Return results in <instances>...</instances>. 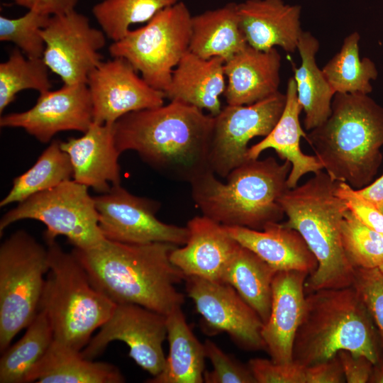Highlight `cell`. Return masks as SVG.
Listing matches in <instances>:
<instances>
[{
	"label": "cell",
	"instance_id": "1",
	"mask_svg": "<svg viewBox=\"0 0 383 383\" xmlns=\"http://www.w3.org/2000/svg\"><path fill=\"white\" fill-rule=\"evenodd\" d=\"M214 116L177 101L131 112L113 123L116 147L133 150L163 176L191 184L211 171Z\"/></svg>",
	"mask_w": 383,
	"mask_h": 383
},
{
	"label": "cell",
	"instance_id": "2",
	"mask_svg": "<svg viewBox=\"0 0 383 383\" xmlns=\"http://www.w3.org/2000/svg\"><path fill=\"white\" fill-rule=\"evenodd\" d=\"M177 246L106 239L95 248L72 252L93 285L115 304H138L167 315L184 302V294L175 286L185 276L170 260Z\"/></svg>",
	"mask_w": 383,
	"mask_h": 383
},
{
	"label": "cell",
	"instance_id": "3",
	"mask_svg": "<svg viewBox=\"0 0 383 383\" xmlns=\"http://www.w3.org/2000/svg\"><path fill=\"white\" fill-rule=\"evenodd\" d=\"M305 139L333 180L362 189L382 162L383 106L368 94L335 93L331 115Z\"/></svg>",
	"mask_w": 383,
	"mask_h": 383
},
{
	"label": "cell",
	"instance_id": "4",
	"mask_svg": "<svg viewBox=\"0 0 383 383\" xmlns=\"http://www.w3.org/2000/svg\"><path fill=\"white\" fill-rule=\"evenodd\" d=\"M292 164L273 157L249 159L218 180L209 171L192 182V196L202 215L226 226L262 230L284 216L280 197L289 188Z\"/></svg>",
	"mask_w": 383,
	"mask_h": 383
},
{
	"label": "cell",
	"instance_id": "5",
	"mask_svg": "<svg viewBox=\"0 0 383 383\" xmlns=\"http://www.w3.org/2000/svg\"><path fill=\"white\" fill-rule=\"evenodd\" d=\"M380 345L372 318L353 286L323 289L306 296L292 357L309 367L348 350L374 365L382 354Z\"/></svg>",
	"mask_w": 383,
	"mask_h": 383
},
{
	"label": "cell",
	"instance_id": "6",
	"mask_svg": "<svg viewBox=\"0 0 383 383\" xmlns=\"http://www.w3.org/2000/svg\"><path fill=\"white\" fill-rule=\"evenodd\" d=\"M337 182L321 170L279 199L287 217L283 223L300 233L317 260L306 283L312 291L350 287L355 280V267L342 243L341 225L348 208L335 193Z\"/></svg>",
	"mask_w": 383,
	"mask_h": 383
},
{
	"label": "cell",
	"instance_id": "7",
	"mask_svg": "<svg viewBox=\"0 0 383 383\" xmlns=\"http://www.w3.org/2000/svg\"><path fill=\"white\" fill-rule=\"evenodd\" d=\"M45 243L49 269L39 310L47 314L55 341L81 351L116 304L93 285L72 252H65L56 240Z\"/></svg>",
	"mask_w": 383,
	"mask_h": 383
},
{
	"label": "cell",
	"instance_id": "8",
	"mask_svg": "<svg viewBox=\"0 0 383 383\" xmlns=\"http://www.w3.org/2000/svg\"><path fill=\"white\" fill-rule=\"evenodd\" d=\"M49 269L48 248L23 230L0 246V351L38 313Z\"/></svg>",
	"mask_w": 383,
	"mask_h": 383
},
{
	"label": "cell",
	"instance_id": "9",
	"mask_svg": "<svg viewBox=\"0 0 383 383\" xmlns=\"http://www.w3.org/2000/svg\"><path fill=\"white\" fill-rule=\"evenodd\" d=\"M192 18L183 1L167 7L144 26L129 30L109 48L112 57L126 60L155 89L165 91L174 69L189 51Z\"/></svg>",
	"mask_w": 383,
	"mask_h": 383
},
{
	"label": "cell",
	"instance_id": "10",
	"mask_svg": "<svg viewBox=\"0 0 383 383\" xmlns=\"http://www.w3.org/2000/svg\"><path fill=\"white\" fill-rule=\"evenodd\" d=\"M87 186L74 179L37 193L7 211L0 220V234L13 223L24 219L42 222L45 242L64 235L74 248L89 250L106 238L99 224L94 196Z\"/></svg>",
	"mask_w": 383,
	"mask_h": 383
},
{
	"label": "cell",
	"instance_id": "11",
	"mask_svg": "<svg viewBox=\"0 0 383 383\" xmlns=\"http://www.w3.org/2000/svg\"><path fill=\"white\" fill-rule=\"evenodd\" d=\"M286 94H275L250 105L228 104L214 116L209 155L211 170L222 178L249 160L248 143L266 137L279 121Z\"/></svg>",
	"mask_w": 383,
	"mask_h": 383
},
{
	"label": "cell",
	"instance_id": "12",
	"mask_svg": "<svg viewBox=\"0 0 383 383\" xmlns=\"http://www.w3.org/2000/svg\"><path fill=\"white\" fill-rule=\"evenodd\" d=\"M166 338V315L138 304H120L81 354L94 360L110 343L122 341L129 347V356L154 377L165 367L163 343Z\"/></svg>",
	"mask_w": 383,
	"mask_h": 383
},
{
	"label": "cell",
	"instance_id": "13",
	"mask_svg": "<svg viewBox=\"0 0 383 383\" xmlns=\"http://www.w3.org/2000/svg\"><path fill=\"white\" fill-rule=\"evenodd\" d=\"M41 34L45 43L42 59L64 84H86L90 72L103 61L99 50L107 37L75 9L50 16Z\"/></svg>",
	"mask_w": 383,
	"mask_h": 383
},
{
	"label": "cell",
	"instance_id": "14",
	"mask_svg": "<svg viewBox=\"0 0 383 383\" xmlns=\"http://www.w3.org/2000/svg\"><path fill=\"white\" fill-rule=\"evenodd\" d=\"M99 228L107 240L126 243L163 242L186 244V227L167 224L156 217L158 202L131 194L121 184L94 196Z\"/></svg>",
	"mask_w": 383,
	"mask_h": 383
},
{
	"label": "cell",
	"instance_id": "15",
	"mask_svg": "<svg viewBox=\"0 0 383 383\" xmlns=\"http://www.w3.org/2000/svg\"><path fill=\"white\" fill-rule=\"evenodd\" d=\"M184 281L207 334L226 332L243 349H265L261 335L263 322L231 285L193 276Z\"/></svg>",
	"mask_w": 383,
	"mask_h": 383
},
{
	"label": "cell",
	"instance_id": "16",
	"mask_svg": "<svg viewBox=\"0 0 383 383\" xmlns=\"http://www.w3.org/2000/svg\"><path fill=\"white\" fill-rule=\"evenodd\" d=\"M86 84L97 124H113L131 112L160 106L165 99L121 57L102 61L90 72Z\"/></svg>",
	"mask_w": 383,
	"mask_h": 383
},
{
	"label": "cell",
	"instance_id": "17",
	"mask_svg": "<svg viewBox=\"0 0 383 383\" xmlns=\"http://www.w3.org/2000/svg\"><path fill=\"white\" fill-rule=\"evenodd\" d=\"M93 123L92 102L86 84H64L57 90L40 94L31 109L0 118L1 128H23L43 143L61 131L84 133Z\"/></svg>",
	"mask_w": 383,
	"mask_h": 383
},
{
	"label": "cell",
	"instance_id": "18",
	"mask_svg": "<svg viewBox=\"0 0 383 383\" xmlns=\"http://www.w3.org/2000/svg\"><path fill=\"white\" fill-rule=\"evenodd\" d=\"M188 240L170 253L171 262L186 277L223 282L224 274L241 245L226 227L206 216H195L187 224Z\"/></svg>",
	"mask_w": 383,
	"mask_h": 383
},
{
	"label": "cell",
	"instance_id": "19",
	"mask_svg": "<svg viewBox=\"0 0 383 383\" xmlns=\"http://www.w3.org/2000/svg\"><path fill=\"white\" fill-rule=\"evenodd\" d=\"M308 274L296 270L279 271L274 277L270 314L261 335L274 362H293V344L304 312V287Z\"/></svg>",
	"mask_w": 383,
	"mask_h": 383
},
{
	"label": "cell",
	"instance_id": "20",
	"mask_svg": "<svg viewBox=\"0 0 383 383\" xmlns=\"http://www.w3.org/2000/svg\"><path fill=\"white\" fill-rule=\"evenodd\" d=\"M60 146L70 157L75 182L100 194L121 184L113 123H93L82 136L60 141Z\"/></svg>",
	"mask_w": 383,
	"mask_h": 383
},
{
	"label": "cell",
	"instance_id": "21",
	"mask_svg": "<svg viewBox=\"0 0 383 383\" xmlns=\"http://www.w3.org/2000/svg\"><path fill=\"white\" fill-rule=\"evenodd\" d=\"M239 24L248 45L259 50L279 46L297 50L301 8L283 0H245L238 4Z\"/></svg>",
	"mask_w": 383,
	"mask_h": 383
},
{
	"label": "cell",
	"instance_id": "22",
	"mask_svg": "<svg viewBox=\"0 0 383 383\" xmlns=\"http://www.w3.org/2000/svg\"><path fill=\"white\" fill-rule=\"evenodd\" d=\"M281 60L276 48L259 50L248 45L226 61L227 104L250 105L279 91Z\"/></svg>",
	"mask_w": 383,
	"mask_h": 383
},
{
	"label": "cell",
	"instance_id": "23",
	"mask_svg": "<svg viewBox=\"0 0 383 383\" xmlns=\"http://www.w3.org/2000/svg\"><path fill=\"white\" fill-rule=\"evenodd\" d=\"M228 233L276 271L296 270L312 274L317 260L295 229L283 223H272L262 230L226 226Z\"/></svg>",
	"mask_w": 383,
	"mask_h": 383
},
{
	"label": "cell",
	"instance_id": "24",
	"mask_svg": "<svg viewBox=\"0 0 383 383\" xmlns=\"http://www.w3.org/2000/svg\"><path fill=\"white\" fill-rule=\"evenodd\" d=\"M224 64L221 57L204 59L188 51L173 70L165 98L216 116L222 109L220 96L226 87Z\"/></svg>",
	"mask_w": 383,
	"mask_h": 383
},
{
	"label": "cell",
	"instance_id": "25",
	"mask_svg": "<svg viewBox=\"0 0 383 383\" xmlns=\"http://www.w3.org/2000/svg\"><path fill=\"white\" fill-rule=\"evenodd\" d=\"M302 111L292 77L287 82L285 106L279 121L266 137L249 148L248 152L249 159H257L265 150L273 149L280 159L289 161L292 164L287 179L289 189L298 186L299 181L306 174L323 170L315 155H306L301 149V138L306 136L299 121Z\"/></svg>",
	"mask_w": 383,
	"mask_h": 383
},
{
	"label": "cell",
	"instance_id": "26",
	"mask_svg": "<svg viewBox=\"0 0 383 383\" xmlns=\"http://www.w3.org/2000/svg\"><path fill=\"white\" fill-rule=\"evenodd\" d=\"M125 381L115 365L87 359L81 351L53 340L44 356L29 372L26 383H122Z\"/></svg>",
	"mask_w": 383,
	"mask_h": 383
},
{
	"label": "cell",
	"instance_id": "27",
	"mask_svg": "<svg viewBox=\"0 0 383 383\" xmlns=\"http://www.w3.org/2000/svg\"><path fill=\"white\" fill-rule=\"evenodd\" d=\"M238 4L226 5L192 16L189 51L204 58L226 61L248 45L239 24Z\"/></svg>",
	"mask_w": 383,
	"mask_h": 383
},
{
	"label": "cell",
	"instance_id": "28",
	"mask_svg": "<svg viewBox=\"0 0 383 383\" xmlns=\"http://www.w3.org/2000/svg\"><path fill=\"white\" fill-rule=\"evenodd\" d=\"M182 306L166 315L169 354L163 370L148 383H203L206 358L204 343L194 334Z\"/></svg>",
	"mask_w": 383,
	"mask_h": 383
},
{
	"label": "cell",
	"instance_id": "29",
	"mask_svg": "<svg viewBox=\"0 0 383 383\" xmlns=\"http://www.w3.org/2000/svg\"><path fill=\"white\" fill-rule=\"evenodd\" d=\"M319 47L318 39L310 32L303 30L297 45L301 64L299 67H294L293 77L298 101L304 112V124L306 131H311L327 120L335 95L316 62Z\"/></svg>",
	"mask_w": 383,
	"mask_h": 383
},
{
	"label": "cell",
	"instance_id": "30",
	"mask_svg": "<svg viewBox=\"0 0 383 383\" xmlns=\"http://www.w3.org/2000/svg\"><path fill=\"white\" fill-rule=\"evenodd\" d=\"M277 271L252 250L240 246L223 279L257 313L263 323L270 314L272 282Z\"/></svg>",
	"mask_w": 383,
	"mask_h": 383
},
{
	"label": "cell",
	"instance_id": "31",
	"mask_svg": "<svg viewBox=\"0 0 383 383\" xmlns=\"http://www.w3.org/2000/svg\"><path fill=\"white\" fill-rule=\"evenodd\" d=\"M53 340L47 314L39 310L22 338L2 353L0 383H26L29 372L44 356Z\"/></svg>",
	"mask_w": 383,
	"mask_h": 383
},
{
	"label": "cell",
	"instance_id": "32",
	"mask_svg": "<svg viewBox=\"0 0 383 383\" xmlns=\"http://www.w3.org/2000/svg\"><path fill=\"white\" fill-rule=\"evenodd\" d=\"M72 178L69 155L61 148L60 140H52L28 170L14 178L12 187L1 201L0 206L22 202Z\"/></svg>",
	"mask_w": 383,
	"mask_h": 383
},
{
	"label": "cell",
	"instance_id": "33",
	"mask_svg": "<svg viewBox=\"0 0 383 383\" xmlns=\"http://www.w3.org/2000/svg\"><path fill=\"white\" fill-rule=\"evenodd\" d=\"M360 35L355 31L345 38L340 50L323 67V73L335 93L369 94L378 71L369 57L360 58Z\"/></svg>",
	"mask_w": 383,
	"mask_h": 383
},
{
	"label": "cell",
	"instance_id": "34",
	"mask_svg": "<svg viewBox=\"0 0 383 383\" xmlns=\"http://www.w3.org/2000/svg\"><path fill=\"white\" fill-rule=\"evenodd\" d=\"M182 0H100L92 14L108 39H121L135 23H147Z\"/></svg>",
	"mask_w": 383,
	"mask_h": 383
},
{
	"label": "cell",
	"instance_id": "35",
	"mask_svg": "<svg viewBox=\"0 0 383 383\" xmlns=\"http://www.w3.org/2000/svg\"><path fill=\"white\" fill-rule=\"evenodd\" d=\"M49 69L42 58H30L15 48L0 64V113L26 89L42 94L50 90Z\"/></svg>",
	"mask_w": 383,
	"mask_h": 383
},
{
	"label": "cell",
	"instance_id": "36",
	"mask_svg": "<svg viewBox=\"0 0 383 383\" xmlns=\"http://www.w3.org/2000/svg\"><path fill=\"white\" fill-rule=\"evenodd\" d=\"M345 252L355 268H379L383 262V235L360 221L348 209L341 225Z\"/></svg>",
	"mask_w": 383,
	"mask_h": 383
},
{
	"label": "cell",
	"instance_id": "37",
	"mask_svg": "<svg viewBox=\"0 0 383 383\" xmlns=\"http://www.w3.org/2000/svg\"><path fill=\"white\" fill-rule=\"evenodd\" d=\"M50 16L33 10L14 18L1 15L0 40L13 43L28 57L42 58L45 43L41 30Z\"/></svg>",
	"mask_w": 383,
	"mask_h": 383
},
{
	"label": "cell",
	"instance_id": "38",
	"mask_svg": "<svg viewBox=\"0 0 383 383\" xmlns=\"http://www.w3.org/2000/svg\"><path fill=\"white\" fill-rule=\"evenodd\" d=\"M204 346L206 357L213 367L211 371L204 372V382L256 383L248 365L223 352L211 340H206Z\"/></svg>",
	"mask_w": 383,
	"mask_h": 383
},
{
	"label": "cell",
	"instance_id": "39",
	"mask_svg": "<svg viewBox=\"0 0 383 383\" xmlns=\"http://www.w3.org/2000/svg\"><path fill=\"white\" fill-rule=\"evenodd\" d=\"M353 286L367 306L383 347V272L379 268H355Z\"/></svg>",
	"mask_w": 383,
	"mask_h": 383
},
{
	"label": "cell",
	"instance_id": "40",
	"mask_svg": "<svg viewBox=\"0 0 383 383\" xmlns=\"http://www.w3.org/2000/svg\"><path fill=\"white\" fill-rule=\"evenodd\" d=\"M256 383H306V367L295 362L277 363L252 358L248 364Z\"/></svg>",
	"mask_w": 383,
	"mask_h": 383
},
{
	"label": "cell",
	"instance_id": "41",
	"mask_svg": "<svg viewBox=\"0 0 383 383\" xmlns=\"http://www.w3.org/2000/svg\"><path fill=\"white\" fill-rule=\"evenodd\" d=\"M335 193L360 221L383 235V213L375 204L345 182H337Z\"/></svg>",
	"mask_w": 383,
	"mask_h": 383
},
{
	"label": "cell",
	"instance_id": "42",
	"mask_svg": "<svg viewBox=\"0 0 383 383\" xmlns=\"http://www.w3.org/2000/svg\"><path fill=\"white\" fill-rule=\"evenodd\" d=\"M337 355L346 382H369L374 365L370 360L363 355H354L348 350H341Z\"/></svg>",
	"mask_w": 383,
	"mask_h": 383
},
{
	"label": "cell",
	"instance_id": "43",
	"mask_svg": "<svg viewBox=\"0 0 383 383\" xmlns=\"http://www.w3.org/2000/svg\"><path fill=\"white\" fill-rule=\"evenodd\" d=\"M306 383H343L345 382L338 355L326 361L306 367Z\"/></svg>",
	"mask_w": 383,
	"mask_h": 383
},
{
	"label": "cell",
	"instance_id": "44",
	"mask_svg": "<svg viewBox=\"0 0 383 383\" xmlns=\"http://www.w3.org/2000/svg\"><path fill=\"white\" fill-rule=\"evenodd\" d=\"M27 10L49 16L63 14L74 10L79 0H12Z\"/></svg>",
	"mask_w": 383,
	"mask_h": 383
},
{
	"label": "cell",
	"instance_id": "45",
	"mask_svg": "<svg viewBox=\"0 0 383 383\" xmlns=\"http://www.w3.org/2000/svg\"><path fill=\"white\" fill-rule=\"evenodd\" d=\"M358 193L378 208L383 206V174L367 187L357 189Z\"/></svg>",
	"mask_w": 383,
	"mask_h": 383
},
{
	"label": "cell",
	"instance_id": "46",
	"mask_svg": "<svg viewBox=\"0 0 383 383\" xmlns=\"http://www.w3.org/2000/svg\"><path fill=\"white\" fill-rule=\"evenodd\" d=\"M369 382L383 383V354H381L377 362L373 365Z\"/></svg>",
	"mask_w": 383,
	"mask_h": 383
},
{
	"label": "cell",
	"instance_id": "47",
	"mask_svg": "<svg viewBox=\"0 0 383 383\" xmlns=\"http://www.w3.org/2000/svg\"><path fill=\"white\" fill-rule=\"evenodd\" d=\"M379 209L382 211V212L383 213V206H381V207H379ZM379 269L383 272V262H382V264L380 265V267H379Z\"/></svg>",
	"mask_w": 383,
	"mask_h": 383
},
{
	"label": "cell",
	"instance_id": "48",
	"mask_svg": "<svg viewBox=\"0 0 383 383\" xmlns=\"http://www.w3.org/2000/svg\"><path fill=\"white\" fill-rule=\"evenodd\" d=\"M100 1V0H99Z\"/></svg>",
	"mask_w": 383,
	"mask_h": 383
}]
</instances>
